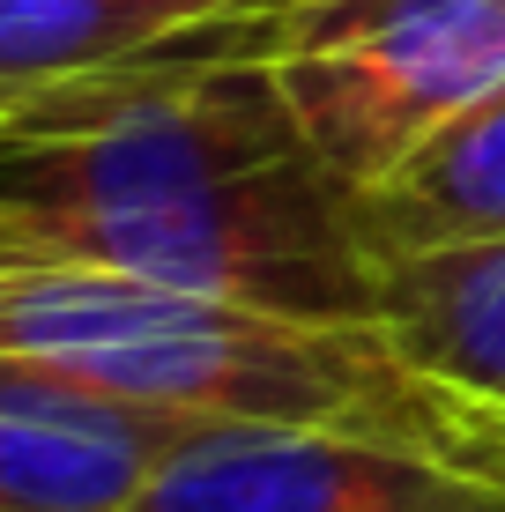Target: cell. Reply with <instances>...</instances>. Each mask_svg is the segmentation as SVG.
Here are the masks:
<instances>
[{"label":"cell","instance_id":"obj_1","mask_svg":"<svg viewBox=\"0 0 505 512\" xmlns=\"http://www.w3.org/2000/svg\"><path fill=\"white\" fill-rule=\"evenodd\" d=\"M275 8L201 23L0 112V268H104L379 327L387 253L283 97Z\"/></svg>","mask_w":505,"mask_h":512},{"label":"cell","instance_id":"obj_2","mask_svg":"<svg viewBox=\"0 0 505 512\" xmlns=\"http://www.w3.org/2000/svg\"><path fill=\"white\" fill-rule=\"evenodd\" d=\"M0 357L171 416L327 423L505 475V438L409 372L387 327L290 320L104 268H0Z\"/></svg>","mask_w":505,"mask_h":512},{"label":"cell","instance_id":"obj_3","mask_svg":"<svg viewBox=\"0 0 505 512\" xmlns=\"http://www.w3.org/2000/svg\"><path fill=\"white\" fill-rule=\"evenodd\" d=\"M275 75L312 156L372 201L505 90V0H283Z\"/></svg>","mask_w":505,"mask_h":512},{"label":"cell","instance_id":"obj_4","mask_svg":"<svg viewBox=\"0 0 505 512\" xmlns=\"http://www.w3.org/2000/svg\"><path fill=\"white\" fill-rule=\"evenodd\" d=\"M134 512H505V475L372 431L216 416L156 461Z\"/></svg>","mask_w":505,"mask_h":512},{"label":"cell","instance_id":"obj_5","mask_svg":"<svg viewBox=\"0 0 505 512\" xmlns=\"http://www.w3.org/2000/svg\"><path fill=\"white\" fill-rule=\"evenodd\" d=\"M186 431H201V416L142 409L0 357V512H134Z\"/></svg>","mask_w":505,"mask_h":512},{"label":"cell","instance_id":"obj_6","mask_svg":"<svg viewBox=\"0 0 505 512\" xmlns=\"http://www.w3.org/2000/svg\"><path fill=\"white\" fill-rule=\"evenodd\" d=\"M379 327L409 372L505 438V238L387 253Z\"/></svg>","mask_w":505,"mask_h":512},{"label":"cell","instance_id":"obj_7","mask_svg":"<svg viewBox=\"0 0 505 512\" xmlns=\"http://www.w3.org/2000/svg\"><path fill=\"white\" fill-rule=\"evenodd\" d=\"M268 0H0V112Z\"/></svg>","mask_w":505,"mask_h":512},{"label":"cell","instance_id":"obj_8","mask_svg":"<svg viewBox=\"0 0 505 512\" xmlns=\"http://www.w3.org/2000/svg\"><path fill=\"white\" fill-rule=\"evenodd\" d=\"M364 223H372L379 253L505 238V90L461 112L402 179L379 186L364 201Z\"/></svg>","mask_w":505,"mask_h":512}]
</instances>
